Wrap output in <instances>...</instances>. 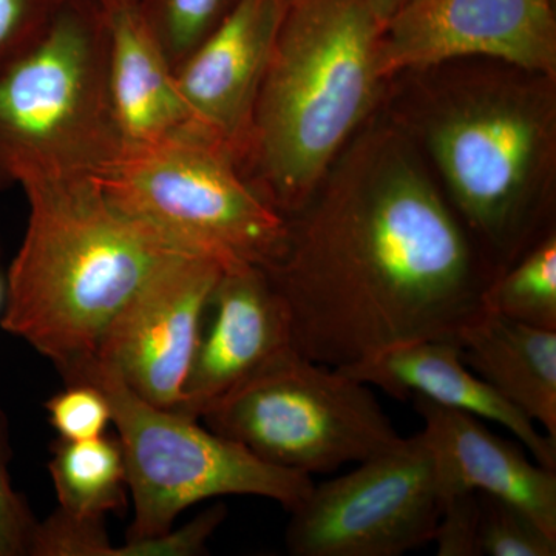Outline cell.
Wrapping results in <instances>:
<instances>
[{
    "label": "cell",
    "instance_id": "6da1fadb",
    "mask_svg": "<svg viewBox=\"0 0 556 556\" xmlns=\"http://www.w3.org/2000/svg\"><path fill=\"white\" fill-rule=\"evenodd\" d=\"M287 218L285 247L263 269L291 346L328 367L456 342L495 278L399 123L362 127Z\"/></svg>",
    "mask_w": 556,
    "mask_h": 556
},
{
    "label": "cell",
    "instance_id": "7a4b0ae2",
    "mask_svg": "<svg viewBox=\"0 0 556 556\" xmlns=\"http://www.w3.org/2000/svg\"><path fill=\"white\" fill-rule=\"evenodd\" d=\"M455 68L399 123L495 277L532 247L551 204L556 76L490 61Z\"/></svg>",
    "mask_w": 556,
    "mask_h": 556
},
{
    "label": "cell",
    "instance_id": "3957f363",
    "mask_svg": "<svg viewBox=\"0 0 556 556\" xmlns=\"http://www.w3.org/2000/svg\"><path fill=\"white\" fill-rule=\"evenodd\" d=\"M27 228L7 268L0 328L49 358L64 383L97 361L119 311L178 249L110 203L91 178L22 188Z\"/></svg>",
    "mask_w": 556,
    "mask_h": 556
},
{
    "label": "cell",
    "instance_id": "277c9868",
    "mask_svg": "<svg viewBox=\"0 0 556 556\" xmlns=\"http://www.w3.org/2000/svg\"><path fill=\"white\" fill-rule=\"evenodd\" d=\"M382 33L369 0H287L240 161L285 217L375 112Z\"/></svg>",
    "mask_w": 556,
    "mask_h": 556
},
{
    "label": "cell",
    "instance_id": "5b68a950",
    "mask_svg": "<svg viewBox=\"0 0 556 556\" xmlns=\"http://www.w3.org/2000/svg\"><path fill=\"white\" fill-rule=\"evenodd\" d=\"M123 155L109 93V14L65 0L0 70V170L21 188L98 178Z\"/></svg>",
    "mask_w": 556,
    "mask_h": 556
},
{
    "label": "cell",
    "instance_id": "8992f818",
    "mask_svg": "<svg viewBox=\"0 0 556 556\" xmlns=\"http://www.w3.org/2000/svg\"><path fill=\"white\" fill-rule=\"evenodd\" d=\"M113 206L178 251L223 268H266L280 255L288 218L225 146L190 129L123 153L94 178Z\"/></svg>",
    "mask_w": 556,
    "mask_h": 556
},
{
    "label": "cell",
    "instance_id": "52a82bcc",
    "mask_svg": "<svg viewBox=\"0 0 556 556\" xmlns=\"http://www.w3.org/2000/svg\"><path fill=\"white\" fill-rule=\"evenodd\" d=\"M83 382L104 391L123 445L134 501L127 541L167 532L182 511L212 497H266L291 511L313 490L311 477L270 466L199 417L149 404L98 361L73 383Z\"/></svg>",
    "mask_w": 556,
    "mask_h": 556
},
{
    "label": "cell",
    "instance_id": "ba28073f",
    "mask_svg": "<svg viewBox=\"0 0 556 556\" xmlns=\"http://www.w3.org/2000/svg\"><path fill=\"white\" fill-rule=\"evenodd\" d=\"M270 466L311 477L394 447L371 387L285 348L200 416Z\"/></svg>",
    "mask_w": 556,
    "mask_h": 556
},
{
    "label": "cell",
    "instance_id": "9c48e42d",
    "mask_svg": "<svg viewBox=\"0 0 556 556\" xmlns=\"http://www.w3.org/2000/svg\"><path fill=\"white\" fill-rule=\"evenodd\" d=\"M442 511L433 456L419 433L314 485L291 514L289 554L401 556L433 541Z\"/></svg>",
    "mask_w": 556,
    "mask_h": 556
},
{
    "label": "cell",
    "instance_id": "30bf717a",
    "mask_svg": "<svg viewBox=\"0 0 556 556\" xmlns=\"http://www.w3.org/2000/svg\"><path fill=\"white\" fill-rule=\"evenodd\" d=\"M473 60L556 76L555 0H409L383 27L387 80Z\"/></svg>",
    "mask_w": 556,
    "mask_h": 556
},
{
    "label": "cell",
    "instance_id": "8fae6325",
    "mask_svg": "<svg viewBox=\"0 0 556 556\" xmlns=\"http://www.w3.org/2000/svg\"><path fill=\"white\" fill-rule=\"evenodd\" d=\"M223 269L188 252L164 260L110 324L97 361L149 404L177 408Z\"/></svg>",
    "mask_w": 556,
    "mask_h": 556
},
{
    "label": "cell",
    "instance_id": "7c38bea8",
    "mask_svg": "<svg viewBox=\"0 0 556 556\" xmlns=\"http://www.w3.org/2000/svg\"><path fill=\"white\" fill-rule=\"evenodd\" d=\"M287 0H240L175 70L190 127L243 159Z\"/></svg>",
    "mask_w": 556,
    "mask_h": 556
},
{
    "label": "cell",
    "instance_id": "4fadbf2b",
    "mask_svg": "<svg viewBox=\"0 0 556 556\" xmlns=\"http://www.w3.org/2000/svg\"><path fill=\"white\" fill-rule=\"evenodd\" d=\"M288 346L287 317L265 269H223L175 409L200 419L214 402Z\"/></svg>",
    "mask_w": 556,
    "mask_h": 556
},
{
    "label": "cell",
    "instance_id": "5bb4252c",
    "mask_svg": "<svg viewBox=\"0 0 556 556\" xmlns=\"http://www.w3.org/2000/svg\"><path fill=\"white\" fill-rule=\"evenodd\" d=\"M431 456L442 503L456 493L500 497L535 519L556 538V471L530 460L515 442L497 437L479 417L413 396Z\"/></svg>",
    "mask_w": 556,
    "mask_h": 556
},
{
    "label": "cell",
    "instance_id": "9a60e30c",
    "mask_svg": "<svg viewBox=\"0 0 556 556\" xmlns=\"http://www.w3.org/2000/svg\"><path fill=\"white\" fill-rule=\"evenodd\" d=\"M339 369L399 401L422 396L500 424L519 439L540 466L556 471V441L475 375L453 340L402 343Z\"/></svg>",
    "mask_w": 556,
    "mask_h": 556
},
{
    "label": "cell",
    "instance_id": "2e32d148",
    "mask_svg": "<svg viewBox=\"0 0 556 556\" xmlns=\"http://www.w3.org/2000/svg\"><path fill=\"white\" fill-rule=\"evenodd\" d=\"M108 14L109 93L123 153L192 129L175 70L139 7Z\"/></svg>",
    "mask_w": 556,
    "mask_h": 556
},
{
    "label": "cell",
    "instance_id": "e0dca14e",
    "mask_svg": "<svg viewBox=\"0 0 556 556\" xmlns=\"http://www.w3.org/2000/svg\"><path fill=\"white\" fill-rule=\"evenodd\" d=\"M456 342L475 375L556 441V331L482 308Z\"/></svg>",
    "mask_w": 556,
    "mask_h": 556
},
{
    "label": "cell",
    "instance_id": "ac0fdd59",
    "mask_svg": "<svg viewBox=\"0 0 556 556\" xmlns=\"http://www.w3.org/2000/svg\"><path fill=\"white\" fill-rule=\"evenodd\" d=\"M58 507L76 518L105 519L127 506V468L118 437L51 445L49 463Z\"/></svg>",
    "mask_w": 556,
    "mask_h": 556
},
{
    "label": "cell",
    "instance_id": "d6986e66",
    "mask_svg": "<svg viewBox=\"0 0 556 556\" xmlns=\"http://www.w3.org/2000/svg\"><path fill=\"white\" fill-rule=\"evenodd\" d=\"M490 313L556 331V233L547 230L482 292Z\"/></svg>",
    "mask_w": 556,
    "mask_h": 556
},
{
    "label": "cell",
    "instance_id": "ffe728a7",
    "mask_svg": "<svg viewBox=\"0 0 556 556\" xmlns=\"http://www.w3.org/2000/svg\"><path fill=\"white\" fill-rule=\"evenodd\" d=\"M240 0H141L139 10L177 70Z\"/></svg>",
    "mask_w": 556,
    "mask_h": 556
},
{
    "label": "cell",
    "instance_id": "44dd1931",
    "mask_svg": "<svg viewBox=\"0 0 556 556\" xmlns=\"http://www.w3.org/2000/svg\"><path fill=\"white\" fill-rule=\"evenodd\" d=\"M479 556H555L556 538L500 497L477 492Z\"/></svg>",
    "mask_w": 556,
    "mask_h": 556
},
{
    "label": "cell",
    "instance_id": "7402d4cb",
    "mask_svg": "<svg viewBox=\"0 0 556 556\" xmlns=\"http://www.w3.org/2000/svg\"><path fill=\"white\" fill-rule=\"evenodd\" d=\"M50 426L65 441H86L105 434L112 409L104 391L93 383H65L64 390L46 402Z\"/></svg>",
    "mask_w": 556,
    "mask_h": 556
},
{
    "label": "cell",
    "instance_id": "603a6c76",
    "mask_svg": "<svg viewBox=\"0 0 556 556\" xmlns=\"http://www.w3.org/2000/svg\"><path fill=\"white\" fill-rule=\"evenodd\" d=\"M105 519H84L60 507L38 522L30 556H112Z\"/></svg>",
    "mask_w": 556,
    "mask_h": 556
},
{
    "label": "cell",
    "instance_id": "cb8c5ba5",
    "mask_svg": "<svg viewBox=\"0 0 556 556\" xmlns=\"http://www.w3.org/2000/svg\"><path fill=\"white\" fill-rule=\"evenodd\" d=\"M10 422L0 408V556H30L38 518L27 497L14 489L11 481Z\"/></svg>",
    "mask_w": 556,
    "mask_h": 556
},
{
    "label": "cell",
    "instance_id": "d4e9b609",
    "mask_svg": "<svg viewBox=\"0 0 556 556\" xmlns=\"http://www.w3.org/2000/svg\"><path fill=\"white\" fill-rule=\"evenodd\" d=\"M228 517V507L214 504L181 527H172L159 536L127 541L115 546L112 556H200L207 554V543Z\"/></svg>",
    "mask_w": 556,
    "mask_h": 556
},
{
    "label": "cell",
    "instance_id": "484cf974",
    "mask_svg": "<svg viewBox=\"0 0 556 556\" xmlns=\"http://www.w3.org/2000/svg\"><path fill=\"white\" fill-rule=\"evenodd\" d=\"M65 0H0V70L30 49Z\"/></svg>",
    "mask_w": 556,
    "mask_h": 556
},
{
    "label": "cell",
    "instance_id": "4316f807",
    "mask_svg": "<svg viewBox=\"0 0 556 556\" xmlns=\"http://www.w3.org/2000/svg\"><path fill=\"white\" fill-rule=\"evenodd\" d=\"M477 492L456 493L442 503L433 541L439 556H479Z\"/></svg>",
    "mask_w": 556,
    "mask_h": 556
},
{
    "label": "cell",
    "instance_id": "83f0119b",
    "mask_svg": "<svg viewBox=\"0 0 556 556\" xmlns=\"http://www.w3.org/2000/svg\"><path fill=\"white\" fill-rule=\"evenodd\" d=\"M369 2H371L372 9H375L379 20L382 21L383 27H386L387 22L390 21L402 7L407 5L409 0H369Z\"/></svg>",
    "mask_w": 556,
    "mask_h": 556
},
{
    "label": "cell",
    "instance_id": "f1b7e54d",
    "mask_svg": "<svg viewBox=\"0 0 556 556\" xmlns=\"http://www.w3.org/2000/svg\"><path fill=\"white\" fill-rule=\"evenodd\" d=\"M89 2L100 7L105 13H115V11L138 7L141 0H89Z\"/></svg>",
    "mask_w": 556,
    "mask_h": 556
},
{
    "label": "cell",
    "instance_id": "f546056e",
    "mask_svg": "<svg viewBox=\"0 0 556 556\" xmlns=\"http://www.w3.org/2000/svg\"><path fill=\"white\" fill-rule=\"evenodd\" d=\"M7 299V269L3 268L2 243H0V317L5 308Z\"/></svg>",
    "mask_w": 556,
    "mask_h": 556
},
{
    "label": "cell",
    "instance_id": "4dcf8cb0",
    "mask_svg": "<svg viewBox=\"0 0 556 556\" xmlns=\"http://www.w3.org/2000/svg\"><path fill=\"white\" fill-rule=\"evenodd\" d=\"M10 185L9 179H7L5 175L2 174V170H0V190L3 188H7V186Z\"/></svg>",
    "mask_w": 556,
    "mask_h": 556
}]
</instances>
